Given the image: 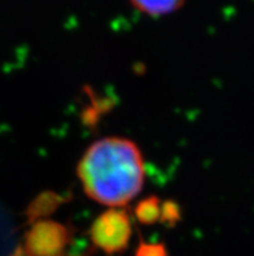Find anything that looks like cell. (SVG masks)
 <instances>
[{"label": "cell", "mask_w": 254, "mask_h": 256, "mask_svg": "<svg viewBox=\"0 0 254 256\" xmlns=\"http://www.w3.org/2000/svg\"><path fill=\"white\" fill-rule=\"evenodd\" d=\"M77 174L91 200L109 208H122L134 200L144 186V159L132 140L105 136L84 151Z\"/></svg>", "instance_id": "obj_1"}, {"label": "cell", "mask_w": 254, "mask_h": 256, "mask_svg": "<svg viewBox=\"0 0 254 256\" xmlns=\"http://www.w3.org/2000/svg\"><path fill=\"white\" fill-rule=\"evenodd\" d=\"M131 237V218L122 208H109L97 216L90 228L92 244L108 256L118 255L127 250Z\"/></svg>", "instance_id": "obj_2"}, {"label": "cell", "mask_w": 254, "mask_h": 256, "mask_svg": "<svg viewBox=\"0 0 254 256\" xmlns=\"http://www.w3.org/2000/svg\"><path fill=\"white\" fill-rule=\"evenodd\" d=\"M65 225L53 220H38L26 234V256H64L70 244Z\"/></svg>", "instance_id": "obj_3"}, {"label": "cell", "mask_w": 254, "mask_h": 256, "mask_svg": "<svg viewBox=\"0 0 254 256\" xmlns=\"http://www.w3.org/2000/svg\"><path fill=\"white\" fill-rule=\"evenodd\" d=\"M130 3L145 16L162 17L179 10L186 0H130Z\"/></svg>", "instance_id": "obj_4"}, {"label": "cell", "mask_w": 254, "mask_h": 256, "mask_svg": "<svg viewBox=\"0 0 254 256\" xmlns=\"http://www.w3.org/2000/svg\"><path fill=\"white\" fill-rule=\"evenodd\" d=\"M164 204L156 196L143 199L135 208V216L142 224L152 225L162 220Z\"/></svg>", "instance_id": "obj_5"}, {"label": "cell", "mask_w": 254, "mask_h": 256, "mask_svg": "<svg viewBox=\"0 0 254 256\" xmlns=\"http://www.w3.org/2000/svg\"><path fill=\"white\" fill-rule=\"evenodd\" d=\"M135 256H168V252L161 244H142L138 247Z\"/></svg>", "instance_id": "obj_6"}, {"label": "cell", "mask_w": 254, "mask_h": 256, "mask_svg": "<svg viewBox=\"0 0 254 256\" xmlns=\"http://www.w3.org/2000/svg\"><path fill=\"white\" fill-rule=\"evenodd\" d=\"M17 256H26L25 254H19V255H17Z\"/></svg>", "instance_id": "obj_7"}]
</instances>
